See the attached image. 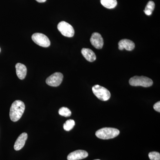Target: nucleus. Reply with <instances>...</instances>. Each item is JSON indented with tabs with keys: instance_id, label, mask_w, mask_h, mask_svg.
<instances>
[{
	"instance_id": "f257e3e1",
	"label": "nucleus",
	"mask_w": 160,
	"mask_h": 160,
	"mask_svg": "<svg viewBox=\"0 0 160 160\" xmlns=\"http://www.w3.org/2000/svg\"><path fill=\"white\" fill-rule=\"evenodd\" d=\"M25 105L22 101L17 100L12 104L9 112L10 119L13 122H16L22 118L25 111Z\"/></svg>"
},
{
	"instance_id": "f03ea898",
	"label": "nucleus",
	"mask_w": 160,
	"mask_h": 160,
	"mask_svg": "<svg viewBox=\"0 0 160 160\" xmlns=\"http://www.w3.org/2000/svg\"><path fill=\"white\" fill-rule=\"evenodd\" d=\"M120 133L118 129L113 128H102L96 132V136L99 138L106 140L112 139L117 137Z\"/></svg>"
},
{
	"instance_id": "7ed1b4c3",
	"label": "nucleus",
	"mask_w": 160,
	"mask_h": 160,
	"mask_svg": "<svg viewBox=\"0 0 160 160\" xmlns=\"http://www.w3.org/2000/svg\"><path fill=\"white\" fill-rule=\"evenodd\" d=\"M129 83L132 86L149 87L152 86L153 82L151 79L146 77L134 76L130 79Z\"/></svg>"
},
{
	"instance_id": "20e7f679",
	"label": "nucleus",
	"mask_w": 160,
	"mask_h": 160,
	"mask_svg": "<svg viewBox=\"0 0 160 160\" xmlns=\"http://www.w3.org/2000/svg\"><path fill=\"white\" fill-rule=\"evenodd\" d=\"M93 94L100 100L103 101H108L109 99L111 94L107 89L99 85H95L92 88Z\"/></svg>"
},
{
	"instance_id": "39448f33",
	"label": "nucleus",
	"mask_w": 160,
	"mask_h": 160,
	"mask_svg": "<svg viewBox=\"0 0 160 160\" xmlns=\"http://www.w3.org/2000/svg\"><path fill=\"white\" fill-rule=\"evenodd\" d=\"M58 29L63 36L66 37L72 38L74 36V29L71 25L66 22H60L58 24Z\"/></svg>"
},
{
	"instance_id": "423d86ee",
	"label": "nucleus",
	"mask_w": 160,
	"mask_h": 160,
	"mask_svg": "<svg viewBox=\"0 0 160 160\" xmlns=\"http://www.w3.org/2000/svg\"><path fill=\"white\" fill-rule=\"evenodd\" d=\"M32 39L36 44L42 47L46 48L50 46V41L49 38L42 33H35L32 36Z\"/></svg>"
},
{
	"instance_id": "0eeeda50",
	"label": "nucleus",
	"mask_w": 160,
	"mask_h": 160,
	"mask_svg": "<svg viewBox=\"0 0 160 160\" xmlns=\"http://www.w3.org/2000/svg\"><path fill=\"white\" fill-rule=\"evenodd\" d=\"M63 79V75L61 72H55L47 78L46 83L47 85L52 87H57L61 85Z\"/></svg>"
},
{
	"instance_id": "6e6552de",
	"label": "nucleus",
	"mask_w": 160,
	"mask_h": 160,
	"mask_svg": "<svg viewBox=\"0 0 160 160\" xmlns=\"http://www.w3.org/2000/svg\"><path fill=\"white\" fill-rule=\"evenodd\" d=\"M90 42L92 46L97 49H101L104 45V41L102 35L98 32H94L90 38Z\"/></svg>"
},
{
	"instance_id": "1a4fd4ad",
	"label": "nucleus",
	"mask_w": 160,
	"mask_h": 160,
	"mask_svg": "<svg viewBox=\"0 0 160 160\" xmlns=\"http://www.w3.org/2000/svg\"><path fill=\"white\" fill-rule=\"evenodd\" d=\"M88 156V153L83 150H77L69 153L67 157L68 160H80L86 158Z\"/></svg>"
},
{
	"instance_id": "9d476101",
	"label": "nucleus",
	"mask_w": 160,
	"mask_h": 160,
	"mask_svg": "<svg viewBox=\"0 0 160 160\" xmlns=\"http://www.w3.org/2000/svg\"><path fill=\"white\" fill-rule=\"evenodd\" d=\"M28 138V134L26 132H23L18 137L15 142L14 149L16 151L21 150L25 146L26 140Z\"/></svg>"
},
{
	"instance_id": "9b49d317",
	"label": "nucleus",
	"mask_w": 160,
	"mask_h": 160,
	"mask_svg": "<svg viewBox=\"0 0 160 160\" xmlns=\"http://www.w3.org/2000/svg\"><path fill=\"white\" fill-rule=\"evenodd\" d=\"M135 48V44L132 41L130 40L122 39L118 43V49L121 50L124 49L128 51H131Z\"/></svg>"
},
{
	"instance_id": "f8f14e48",
	"label": "nucleus",
	"mask_w": 160,
	"mask_h": 160,
	"mask_svg": "<svg viewBox=\"0 0 160 160\" xmlns=\"http://www.w3.org/2000/svg\"><path fill=\"white\" fill-rule=\"evenodd\" d=\"M16 73L18 78L21 80H23L26 78L27 74V68L25 65L18 63L16 65Z\"/></svg>"
},
{
	"instance_id": "ddd939ff",
	"label": "nucleus",
	"mask_w": 160,
	"mask_h": 160,
	"mask_svg": "<svg viewBox=\"0 0 160 160\" xmlns=\"http://www.w3.org/2000/svg\"><path fill=\"white\" fill-rule=\"evenodd\" d=\"M81 52L84 57L89 62H94L96 59V56L91 49L83 48Z\"/></svg>"
},
{
	"instance_id": "4468645a",
	"label": "nucleus",
	"mask_w": 160,
	"mask_h": 160,
	"mask_svg": "<svg viewBox=\"0 0 160 160\" xmlns=\"http://www.w3.org/2000/svg\"><path fill=\"white\" fill-rule=\"evenodd\" d=\"M101 3L104 7L109 9H113L117 5V0H101Z\"/></svg>"
},
{
	"instance_id": "2eb2a0df",
	"label": "nucleus",
	"mask_w": 160,
	"mask_h": 160,
	"mask_svg": "<svg viewBox=\"0 0 160 160\" xmlns=\"http://www.w3.org/2000/svg\"><path fill=\"white\" fill-rule=\"evenodd\" d=\"M155 8V3L152 1H149L147 3L145 10H144L145 14L148 16L151 15L152 11L154 10Z\"/></svg>"
},
{
	"instance_id": "dca6fc26",
	"label": "nucleus",
	"mask_w": 160,
	"mask_h": 160,
	"mask_svg": "<svg viewBox=\"0 0 160 160\" xmlns=\"http://www.w3.org/2000/svg\"><path fill=\"white\" fill-rule=\"evenodd\" d=\"M75 125V123L74 120H68L66 121V122L63 125V128L66 131H69L72 129Z\"/></svg>"
},
{
	"instance_id": "f3484780",
	"label": "nucleus",
	"mask_w": 160,
	"mask_h": 160,
	"mask_svg": "<svg viewBox=\"0 0 160 160\" xmlns=\"http://www.w3.org/2000/svg\"><path fill=\"white\" fill-rule=\"evenodd\" d=\"M59 114L65 117H69L71 115V112L68 108L62 107L60 108L58 111Z\"/></svg>"
},
{
	"instance_id": "a211bd4d",
	"label": "nucleus",
	"mask_w": 160,
	"mask_h": 160,
	"mask_svg": "<svg viewBox=\"0 0 160 160\" xmlns=\"http://www.w3.org/2000/svg\"><path fill=\"white\" fill-rule=\"evenodd\" d=\"M149 157L151 160H160V154L157 152H151L149 153Z\"/></svg>"
},
{
	"instance_id": "6ab92c4d",
	"label": "nucleus",
	"mask_w": 160,
	"mask_h": 160,
	"mask_svg": "<svg viewBox=\"0 0 160 160\" xmlns=\"http://www.w3.org/2000/svg\"><path fill=\"white\" fill-rule=\"evenodd\" d=\"M153 109L155 110L158 112H160V102L159 101L158 102L155 103L153 106Z\"/></svg>"
},
{
	"instance_id": "aec40b11",
	"label": "nucleus",
	"mask_w": 160,
	"mask_h": 160,
	"mask_svg": "<svg viewBox=\"0 0 160 160\" xmlns=\"http://www.w3.org/2000/svg\"><path fill=\"white\" fill-rule=\"evenodd\" d=\"M37 2H38L39 3H43L45 2L46 1V0H36Z\"/></svg>"
},
{
	"instance_id": "412c9836",
	"label": "nucleus",
	"mask_w": 160,
	"mask_h": 160,
	"mask_svg": "<svg viewBox=\"0 0 160 160\" xmlns=\"http://www.w3.org/2000/svg\"><path fill=\"white\" fill-rule=\"evenodd\" d=\"M1 48H0V52H1Z\"/></svg>"
},
{
	"instance_id": "4be33fe9",
	"label": "nucleus",
	"mask_w": 160,
	"mask_h": 160,
	"mask_svg": "<svg viewBox=\"0 0 160 160\" xmlns=\"http://www.w3.org/2000/svg\"><path fill=\"white\" fill-rule=\"evenodd\" d=\"M100 160L97 159V160Z\"/></svg>"
}]
</instances>
